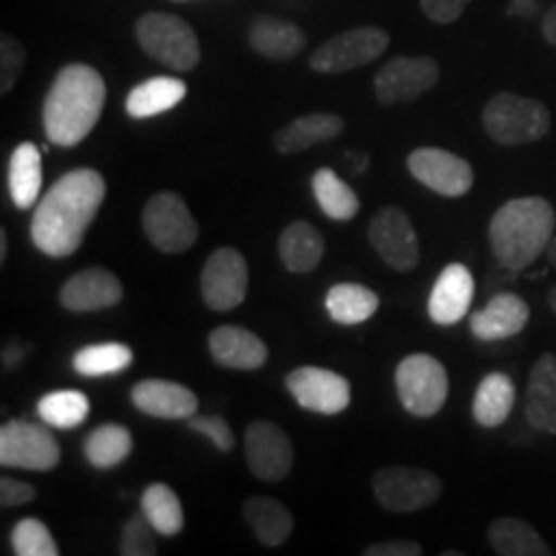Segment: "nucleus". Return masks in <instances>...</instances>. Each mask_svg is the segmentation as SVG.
<instances>
[{"label": "nucleus", "mask_w": 556, "mask_h": 556, "mask_svg": "<svg viewBox=\"0 0 556 556\" xmlns=\"http://www.w3.org/2000/svg\"><path fill=\"white\" fill-rule=\"evenodd\" d=\"M103 199L106 180L99 170L78 168L65 173L37 204L29 227L34 245L50 258L73 255L83 245Z\"/></svg>", "instance_id": "obj_1"}, {"label": "nucleus", "mask_w": 556, "mask_h": 556, "mask_svg": "<svg viewBox=\"0 0 556 556\" xmlns=\"http://www.w3.org/2000/svg\"><path fill=\"white\" fill-rule=\"evenodd\" d=\"M106 106V83L96 67L73 62L54 78L45 99V131L58 148H75L93 131Z\"/></svg>", "instance_id": "obj_2"}, {"label": "nucleus", "mask_w": 556, "mask_h": 556, "mask_svg": "<svg viewBox=\"0 0 556 556\" xmlns=\"http://www.w3.org/2000/svg\"><path fill=\"white\" fill-rule=\"evenodd\" d=\"M554 206L541 197L505 201L490 222V248L497 263L507 270H526L546 253L554 238Z\"/></svg>", "instance_id": "obj_3"}, {"label": "nucleus", "mask_w": 556, "mask_h": 556, "mask_svg": "<svg viewBox=\"0 0 556 556\" xmlns=\"http://www.w3.org/2000/svg\"><path fill=\"white\" fill-rule=\"evenodd\" d=\"M482 124L492 142L518 148V144H531L546 137L552 129V114L541 101L505 90L486 101Z\"/></svg>", "instance_id": "obj_4"}, {"label": "nucleus", "mask_w": 556, "mask_h": 556, "mask_svg": "<svg viewBox=\"0 0 556 556\" xmlns=\"http://www.w3.org/2000/svg\"><path fill=\"white\" fill-rule=\"evenodd\" d=\"M135 37L148 58L176 70V73H189L201 60L199 37L193 26L180 16H173V13L152 11L139 16Z\"/></svg>", "instance_id": "obj_5"}, {"label": "nucleus", "mask_w": 556, "mask_h": 556, "mask_svg": "<svg viewBox=\"0 0 556 556\" xmlns=\"http://www.w3.org/2000/svg\"><path fill=\"white\" fill-rule=\"evenodd\" d=\"M402 407L415 417H433L448 400V374L441 361L428 353L402 358L394 374Z\"/></svg>", "instance_id": "obj_6"}, {"label": "nucleus", "mask_w": 556, "mask_h": 556, "mask_svg": "<svg viewBox=\"0 0 556 556\" xmlns=\"http://www.w3.org/2000/svg\"><path fill=\"white\" fill-rule=\"evenodd\" d=\"M142 229L160 253H186L199 238V225L186 201L173 191H160L144 204Z\"/></svg>", "instance_id": "obj_7"}, {"label": "nucleus", "mask_w": 556, "mask_h": 556, "mask_svg": "<svg viewBox=\"0 0 556 556\" xmlns=\"http://www.w3.org/2000/svg\"><path fill=\"white\" fill-rule=\"evenodd\" d=\"M389 47V34L379 26H358V29H348L338 37H332L319 45L309 54V67L323 75H340L351 73L364 65H371L379 60Z\"/></svg>", "instance_id": "obj_8"}, {"label": "nucleus", "mask_w": 556, "mask_h": 556, "mask_svg": "<svg viewBox=\"0 0 556 556\" xmlns=\"http://www.w3.org/2000/svg\"><path fill=\"white\" fill-rule=\"evenodd\" d=\"M60 456V443L41 422L11 420L0 428V467L52 471Z\"/></svg>", "instance_id": "obj_9"}, {"label": "nucleus", "mask_w": 556, "mask_h": 556, "mask_svg": "<svg viewBox=\"0 0 556 556\" xmlns=\"http://www.w3.org/2000/svg\"><path fill=\"white\" fill-rule=\"evenodd\" d=\"M443 482L433 471L415 467H384L374 477V497L389 513H415L435 505Z\"/></svg>", "instance_id": "obj_10"}, {"label": "nucleus", "mask_w": 556, "mask_h": 556, "mask_svg": "<svg viewBox=\"0 0 556 556\" xmlns=\"http://www.w3.org/2000/svg\"><path fill=\"white\" fill-rule=\"evenodd\" d=\"M368 242L389 268L402 270V274L417 268L420 263V240H417L413 222L397 206H384L374 214L368 222Z\"/></svg>", "instance_id": "obj_11"}, {"label": "nucleus", "mask_w": 556, "mask_h": 556, "mask_svg": "<svg viewBox=\"0 0 556 556\" xmlns=\"http://www.w3.org/2000/svg\"><path fill=\"white\" fill-rule=\"evenodd\" d=\"M248 263L235 248H219L201 268V296L214 312L240 307L248 294Z\"/></svg>", "instance_id": "obj_12"}, {"label": "nucleus", "mask_w": 556, "mask_h": 556, "mask_svg": "<svg viewBox=\"0 0 556 556\" xmlns=\"http://www.w3.org/2000/svg\"><path fill=\"white\" fill-rule=\"evenodd\" d=\"M407 170L415 180L446 199H458L475 186V168L454 152L441 148H417L407 155Z\"/></svg>", "instance_id": "obj_13"}, {"label": "nucleus", "mask_w": 556, "mask_h": 556, "mask_svg": "<svg viewBox=\"0 0 556 556\" xmlns=\"http://www.w3.org/2000/svg\"><path fill=\"white\" fill-rule=\"evenodd\" d=\"M441 78V65L433 58H394L374 78V93L381 106L420 99Z\"/></svg>", "instance_id": "obj_14"}, {"label": "nucleus", "mask_w": 556, "mask_h": 556, "mask_svg": "<svg viewBox=\"0 0 556 556\" xmlns=\"http://www.w3.org/2000/svg\"><path fill=\"white\" fill-rule=\"evenodd\" d=\"M287 389L299 407L317 415H340L351 405L348 379L328 368L299 366L287 377Z\"/></svg>", "instance_id": "obj_15"}, {"label": "nucleus", "mask_w": 556, "mask_h": 556, "mask_svg": "<svg viewBox=\"0 0 556 556\" xmlns=\"http://www.w3.org/2000/svg\"><path fill=\"white\" fill-rule=\"evenodd\" d=\"M245 458L263 482H281L294 467V446L276 422L255 420L245 430Z\"/></svg>", "instance_id": "obj_16"}, {"label": "nucleus", "mask_w": 556, "mask_h": 556, "mask_svg": "<svg viewBox=\"0 0 556 556\" xmlns=\"http://www.w3.org/2000/svg\"><path fill=\"white\" fill-rule=\"evenodd\" d=\"M122 281L106 268H86L70 276L60 289V304L70 312H101L122 302Z\"/></svg>", "instance_id": "obj_17"}, {"label": "nucleus", "mask_w": 556, "mask_h": 556, "mask_svg": "<svg viewBox=\"0 0 556 556\" xmlns=\"http://www.w3.org/2000/svg\"><path fill=\"white\" fill-rule=\"evenodd\" d=\"M131 402L139 413L160 420H191L199 409V397L189 387L168 379H142L131 389Z\"/></svg>", "instance_id": "obj_18"}, {"label": "nucleus", "mask_w": 556, "mask_h": 556, "mask_svg": "<svg viewBox=\"0 0 556 556\" xmlns=\"http://www.w3.org/2000/svg\"><path fill=\"white\" fill-rule=\"evenodd\" d=\"M475 299V276L464 263H451L435 278L428 299V315L435 325H456L467 317Z\"/></svg>", "instance_id": "obj_19"}, {"label": "nucleus", "mask_w": 556, "mask_h": 556, "mask_svg": "<svg viewBox=\"0 0 556 556\" xmlns=\"http://www.w3.org/2000/svg\"><path fill=\"white\" fill-rule=\"evenodd\" d=\"M528 319H531V307L526 304V299L518 294H497L490 299L484 309L469 317V328L471 336L492 343V340L516 338L518 332L526 330Z\"/></svg>", "instance_id": "obj_20"}, {"label": "nucleus", "mask_w": 556, "mask_h": 556, "mask_svg": "<svg viewBox=\"0 0 556 556\" xmlns=\"http://www.w3.org/2000/svg\"><path fill=\"white\" fill-rule=\"evenodd\" d=\"M208 351L212 358L225 368H238V371H255L266 366L268 348L263 340L238 325H222L208 336Z\"/></svg>", "instance_id": "obj_21"}, {"label": "nucleus", "mask_w": 556, "mask_h": 556, "mask_svg": "<svg viewBox=\"0 0 556 556\" xmlns=\"http://www.w3.org/2000/svg\"><path fill=\"white\" fill-rule=\"evenodd\" d=\"M526 420L539 433L556 435V356L544 353L531 368L526 389Z\"/></svg>", "instance_id": "obj_22"}, {"label": "nucleus", "mask_w": 556, "mask_h": 556, "mask_svg": "<svg viewBox=\"0 0 556 556\" xmlns=\"http://www.w3.org/2000/svg\"><path fill=\"white\" fill-rule=\"evenodd\" d=\"M250 50L258 52L266 60H294L299 52L307 47V37L291 21L276 18V16H258L250 24L248 31Z\"/></svg>", "instance_id": "obj_23"}, {"label": "nucleus", "mask_w": 556, "mask_h": 556, "mask_svg": "<svg viewBox=\"0 0 556 556\" xmlns=\"http://www.w3.org/2000/svg\"><path fill=\"white\" fill-rule=\"evenodd\" d=\"M242 516H245L250 531L263 546L276 548L287 544L291 531H294V518H291L289 507L276 497H248L245 505H242Z\"/></svg>", "instance_id": "obj_24"}, {"label": "nucleus", "mask_w": 556, "mask_h": 556, "mask_svg": "<svg viewBox=\"0 0 556 556\" xmlns=\"http://www.w3.org/2000/svg\"><path fill=\"white\" fill-rule=\"evenodd\" d=\"M343 129L345 124L340 116L328 114V111H317V114L299 116V119L289 122L287 127L278 129L274 144L278 152H283V155H294V152L309 150L312 144L336 139Z\"/></svg>", "instance_id": "obj_25"}, {"label": "nucleus", "mask_w": 556, "mask_h": 556, "mask_svg": "<svg viewBox=\"0 0 556 556\" xmlns=\"http://www.w3.org/2000/svg\"><path fill=\"white\" fill-rule=\"evenodd\" d=\"M325 255V240L309 222H291L278 238V258L291 274H312Z\"/></svg>", "instance_id": "obj_26"}, {"label": "nucleus", "mask_w": 556, "mask_h": 556, "mask_svg": "<svg viewBox=\"0 0 556 556\" xmlns=\"http://www.w3.org/2000/svg\"><path fill=\"white\" fill-rule=\"evenodd\" d=\"M513 405H516L513 379L503 371H492L479 381L471 413H475V420L482 428H497L510 417Z\"/></svg>", "instance_id": "obj_27"}, {"label": "nucleus", "mask_w": 556, "mask_h": 556, "mask_svg": "<svg viewBox=\"0 0 556 556\" xmlns=\"http://www.w3.org/2000/svg\"><path fill=\"white\" fill-rule=\"evenodd\" d=\"M186 83L178 78H150L139 83L127 96V114L131 119H150L176 109L186 99Z\"/></svg>", "instance_id": "obj_28"}, {"label": "nucleus", "mask_w": 556, "mask_h": 556, "mask_svg": "<svg viewBox=\"0 0 556 556\" xmlns=\"http://www.w3.org/2000/svg\"><path fill=\"white\" fill-rule=\"evenodd\" d=\"M486 541L500 556H548L552 548L531 523L520 518H497L486 528Z\"/></svg>", "instance_id": "obj_29"}, {"label": "nucleus", "mask_w": 556, "mask_h": 556, "mask_svg": "<svg viewBox=\"0 0 556 556\" xmlns=\"http://www.w3.org/2000/svg\"><path fill=\"white\" fill-rule=\"evenodd\" d=\"M9 191L16 208H31L41 193V150L34 142H21L9 163Z\"/></svg>", "instance_id": "obj_30"}, {"label": "nucleus", "mask_w": 556, "mask_h": 556, "mask_svg": "<svg viewBox=\"0 0 556 556\" xmlns=\"http://www.w3.org/2000/svg\"><path fill=\"white\" fill-rule=\"evenodd\" d=\"M325 309L332 323L361 325L379 309V296L361 283H336L325 296Z\"/></svg>", "instance_id": "obj_31"}, {"label": "nucleus", "mask_w": 556, "mask_h": 556, "mask_svg": "<svg viewBox=\"0 0 556 556\" xmlns=\"http://www.w3.org/2000/svg\"><path fill=\"white\" fill-rule=\"evenodd\" d=\"M312 191H315L317 204L328 219L348 222L358 214L361 201L356 197V191H353L336 170L319 168L315 176H312Z\"/></svg>", "instance_id": "obj_32"}, {"label": "nucleus", "mask_w": 556, "mask_h": 556, "mask_svg": "<svg viewBox=\"0 0 556 556\" xmlns=\"http://www.w3.org/2000/svg\"><path fill=\"white\" fill-rule=\"evenodd\" d=\"M139 507L160 536H178L184 531V507L168 484H150L139 497Z\"/></svg>", "instance_id": "obj_33"}, {"label": "nucleus", "mask_w": 556, "mask_h": 556, "mask_svg": "<svg viewBox=\"0 0 556 556\" xmlns=\"http://www.w3.org/2000/svg\"><path fill=\"white\" fill-rule=\"evenodd\" d=\"M131 446H135V441H131L129 428L106 422L88 435L86 458L99 469H114L124 458H129Z\"/></svg>", "instance_id": "obj_34"}, {"label": "nucleus", "mask_w": 556, "mask_h": 556, "mask_svg": "<svg viewBox=\"0 0 556 556\" xmlns=\"http://www.w3.org/2000/svg\"><path fill=\"white\" fill-rule=\"evenodd\" d=\"M37 413L41 417V422L52 428H78L80 422H86V417L90 413V402L78 389H60V392L47 394V397L39 400Z\"/></svg>", "instance_id": "obj_35"}, {"label": "nucleus", "mask_w": 556, "mask_h": 556, "mask_svg": "<svg viewBox=\"0 0 556 556\" xmlns=\"http://www.w3.org/2000/svg\"><path fill=\"white\" fill-rule=\"evenodd\" d=\"M131 348L124 343H99L80 348L73 356V368L80 377H109V374H119L131 364Z\"/></svg>", "instance_id": "obj_36"}, {"label": "nucleus", "mask_w": 556, "mask_h": 556, "mask_svg": "<svg viewBox=\"0 0 556 556\" xmlns=\"http://www.w3.org/2000/svg\"><path fill=\"white\" fill-rule=\"evenodd\" d=\"M11 546L16 556H58L60 546L52 539L50 528L37 518L18 520L11 533Z\"/></svg>", "instance_id": "obj_37"}, {"label": "nucleus", "mask_w": 556, "mask_h": 556, "mask_svg": "<svg viewBox=\"0 0 556 556\" xmlns=\"http://www.w3.org/2000/svg\"><path fill=\"white\" fill-rule=\"evenodd\" d=\"M155 528L144 513L139 516H131L127 523L122 528V541H119V552L124 556H155L157 554V544H155Z\"/></svg>", "instance_id": "obj_38"}, {"label": "nucleus", "mask_w": 556, "mask_h": 556, "mask_svg": "<svg viewBox=\"0 0 556 556\" xmlns=\"http://www.w3.org/2000/svg\"><path fill=\"white\" fill-rule=\"evenodd\" d=\"M26 65V50L24 45L11 34L0 37V93H11L16 86L21 70Z\"/></svg>", "instance_id": "obj_39"}, {"label": "nucleus", "mask_w": 556, "mask_h": 556, "mask_svg": "<svg viewBox=\"0 0 556 556\" xmlns=\"http://www.w3.org/2000/svg\"><path fill=\"white\" fill-rule=\"evenodd\" d=\"M189 428L197 430V433H204L208 441L214 443L219 451H232L235 448V435L229 430L227 420L219 415H193L189 420Z\"/></svg>", "instance_id": "obj_40"}, {"label": "nucleus", "mask_w": 556, "mask_h": 556, "mask_svg": "<svg viewBox=\"0 0 556 556\" xmlns=\"http://www.w3.org/2000/svg\"><path fill=\"white\" fill-rule=\"evenodd\" d=\"M469 5V0H420V9L433 24H454L462 18L464 9Z\"/></svg>", "instance_id": "obj_41"}, {"label": "nucleus", "mask_w": 556, "mask_h": 556, "mask_svg": "<svg viewBox=\"0 0 556 556\" xmlns=\"http://www.w3.org/2000/svg\"><path fill=\"white\" fill-rule=\"evenodd\" d=\"M37 497V490L31 484L18 482V479L3 477L0 479V505L3 507H18L24 503H31Z\"/></svg>", "instance_id": "obj_42"}, {"label": "nucleus", "mask_w": 556, "mask_h": 556, "mask_svg": "<svg viewBox=\"0 0 556 556\" xmlns=\"http://www.w3.org/2000/svg\"><path fill=\"white\" fill-rule=\"evenodd\" d=\"M366 556H420L422 546L415 541H384V544L366 546Z\"/></svg>", "instance_id": "obj_43"}, {"label": "nucleus", "mask_w": 556, "mask_h": 556, "mask_svg": "<svg viewBox=\"0 0 556 556\" xmlns=\"http://www.w3.org/2000/svg\"><path fill=\"white\" fill-rule=\"evenodd\" d=\"M29 351V348L26 345H18L16 340H11L9 345H5V351H3V364H5V368H13V366H18L21 364V358H24V353Z\"/></svg>", "instance_id": "obj_44"}, {"label": "nucleus", "mask_w": 556, "mask_h": 556, "mask_svg": "<svg viewBox=\"0 0 556 556\" xmlns=\"http://www.w3.org/2000/svg\"><path fill=\"white\" fill-rule=\"evenodd\" d=\"M541 34H544V39L548 41V45L556 47V3L546 11L544 21H541Z\"/></svg>", "instance_id": "obj_45"}, {"label": "nucleus", "mask_w": 556, "mask_h": 556, "mask_svg": "<svg viewBox=\"0 0 556 556\" xmlns=\"http://www.w3.org/2000/svg\"><path fill=\"white\" fill-rule=\"evenodd\" d=\"M345 160H348V165H351V170L358 173V176L368 168V157L366 155H358V152H348Z\"/></svg>", "instance_id": "obj_46"}, {"label": "nucleus", "mask_w": 556, "mask_h": 556, "mask_svg": "<svg viewBox=\"0 0 556 556\" xmlns=\"http://www.w3.org/2000/svg\"><path fill=\"white\" fill-rule=\"evenodd\" d=\"M9 255V238H5V229H0V263Z\"/></svg>", "instance_id": "obj_47"}, {"label": "nucleus", "mask_w": 556, "mask_h": 556, "mask_svg": "<svg viewBox=\"0 0 556 556\" xmlns=\"http://www.w3.org/2000/svg\"><path fill=\"white\" fill-rule=\"evenodd\" d=\"M546 258H548V263H552V266L556 268V235L552 238V242H548V248H546Z\"/></svg>", "instance_id": "obj_48"}, {"label": "nucleus", "mask_w": 556, "mask_h": 556, "mask_svg": "<svg viewBox=\"0 0 556 556\" xmlns=\"http://www.w3.org/2000/svg\"><path fill=\"white\" fill-rule=\"evenodd\" d=\"M548 307H552V312L556 315V287L548 291Z\"/></svg>", "instance_id": "obj_49"}]
</instances>
